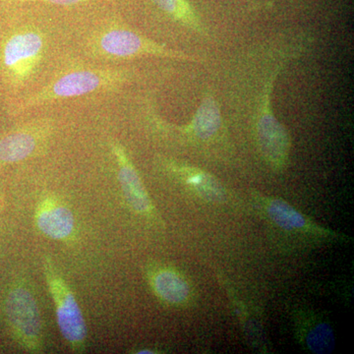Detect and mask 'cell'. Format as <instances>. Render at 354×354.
I'll list each match as a JSON object with an SVG mask.
<instances>
[{
	"instance_id": "8",
	"label": "cell",
	"mask_w": 354,
	"mask_h": 354,
	"mask_svg": "<svg viewBox=\"0 0 354 354\" xmlns=\"http://www.w3.org/2000/svg\"><path fill=\"white\" fill-rule=\"evenodd\" d=\"M253 199L266 218L285 232L324 241H344V239H348L344 234H337L334 230L314 223L285 200L259 193H254Z\"/></svg>"
},
{
	"instance_id": "2",
	"label": "cell",
	"mask_w": 354,
	"mask_h": 354,
	"mask_svg": "<svg viewBox=\"0 0 354 354\" xmlns=\"http://www.w3.org/2000/svg\"><path fill=\"white\" fill-rule=\"evenodd\" d=\"M152 114L150 120L158 130L199 152H215L227 146L228 123L220 97L212 88L205 91L199 106L185 124L174 125Z\"/></svg>"
},
{
	"instance_id": "6",
	"label": "cell",
	"mask_w": 354,
	"mask_h": 354,
	"mask_svg": "<svg viewBox=\"0 0 354 354\" xmlns=\"http://www.w3.org/2000/svg\"><path fill=\"white\" fill-rule=\"evenodd\" d=\"M95 48L102 57L116 59L155 57L183 62H199L192 55L181 51L172 50L125 28H109L102 32L95 39Z\"/></svg>"
},
{
	"instance_id": "1",
	"label": "cell",
	"mask_w": 354,
	"mask_h": 354,
	"mask_svg": "<svg viewBox=\"0 0 354 354\" xmlns=\"http://www.w3.org/2000/svg\"><path fill=\"white\" fill-rule=\"evenodd\" d=\"M313 44L311 32H279L241 51L228 69L221 100L227 123L245 128L272 171H285L291 152L290 133L274 114V88L283 72Z\"/></svg>"
},
{
	"instance_id": "18",
	"label": "cell",
	"mask_w": 354,
	"mask_h": 354,
	"mask_svg": "<svg viewBox=\"0 0 354 354\" xmlns=\"http://www.w3.org/2000/svg\"><path fill=\"white\" fill-rule=\"evenodd\" d=\"M136 353H140V354H148V353H150V354H153V353H156V351H153V349L143 348V349H139V351H137Z\"/></svg>"
},
{
	"instance_id": "4",
	"label": "cell",
	"mask_w": 354,
	"mask_h": 354,
	"mask_svg": "<svg viewBox=\"0 0 354 354\" xmlns=\"http://www.w3.org/2000/svg\"><path fill=\"white\" fill-rule=\"evenodd\" d=\"M7 323L18 344L26 351H43V325L38 302L29 286L15 283L9 288L4 304Z\"/></svg>"
},
{
	"instance_id": "9",
	"label": "cell",
	"mask_w": 354,
	"mask_h": 354,
	"mask_svg": "<svg viewBox=\"0 0 354 354\" xmlns=\"http://www.w3.org/2000/svg\"><path fill=\"white\" fill-rule=\"evenodd\" d=\"M158 164L165 174L183 184L200 199L215 204L227 199V188L206 169L171 158H160Z\"/></svg>"
},
{
	"instance_id": "10",
	"label": "cell",
	"mask_w": 354,
	"mask_h": 354,
	"mask_svg": "<svg viewBox=\"0 0 354 354\" xmlns=\"http://www.w3.org/2000/svg\"><path fill=\"white\" fill-rule=\"evenodd\" d=\"M147 281L162 304L184 308L193 301L192 286L185 274L167 264H152L146 270Z\"/></svg>"
},
{
	"instance_id": "12",
	"label": "cell",
	"mask_w": 354,
	"mask_h": 354,
	"mask_svg": "<svg viewBox=\"0 0 354 354\" xmlns=\"http://www.w3.org/2000/svg\"><path fill=\"white\" fill-rule=\"evenodd\" d=\"M39 232L55 241L69 239L75 230V218L68 207L57 197H44L36 211Z\"/></svg>"
},
{
	"instance_id": "17",
	"label": "cell",
	"mask_w": 354,
	"mask_h": 354,
	"mask_svg": "<svg viewBox=\"0 0 354 354\" xmlns=\"http://www.w3.org/2000/svg\"><path fill=\"white\" fill-rule=\"evenodd\" d=\"M17 2H44L55 6H70L92 1H113V0H15Z\"/></svg>"
},
{
	"instance_id": "16",
	"label": "cell",
	"mask_w": 354,
	"mask_h": 354,
	"mask_svg": "<svg viewBox=\"0 0 354 354\" xmlns=\"http://www.w3.org/2000/svg\"><path fill=\"white\" fill-rule=\"evenodd\" d=\"M235 314L241 320V327L243 328L244 333L248 335L249 339L256 344V346L262 348L264 344V337H263L262 329L255 320L254 317L247 311V306L241 300L237 299L234 295H230Z\"/></svg>"
},
{
	"instance_id": "11",
	"label": "cell",
	"mask_w": 354,
	"mask_h": 354,
	"mask_svg": "<svg viewBox=\"0 0 354 354\" xmlns=\"http://www.w3.org/2000/svg\"><path fill=\"white\" fill-rule=\"evenodd\" d=\"M111 149L118 165L121 190L130 208L139 216L147 218H155L156 209L152 199L124 147L118 142H113Z\"/></svg>"
},
{
	"instance_id": "14",
	"label": "cell",
	"mask_w": 354,
	"mask_h": 354,
	"mask_svg": "<svg viewBox=\"0 0 354 354\" xmlns=\"http://www.w3.org/2000/svg\"><path fill=\"white\" fill-rule=\"evenodd\" d=\"M297 335L310 353L328 354L335 348V335L329 324L313 314L297 319Z\"/></svg>"
},
{
	"instance_id": "5",
	"label": "cell",
	"mask_w": 354,
	"mask_h": 354,
	"mask_svg": "<svg viewBox=\"0 0 354 354\" xmlns=\"http://www.w3.org/2000/svg\"><path fill=\"white\" fill-rule=\"evenodd\" d=\"M44 276L53 298L60 333L74 351H82L87 339V326L73 292L50 258L44 263Z\"/></svg>"
},
{
	"instance_id": "7",
	"label": "cell",
	"mask_w": 354,
	"mask_h": 354,
	"mask_svg": "<svg viewBox=\"0 0 354 354\" xmlns=\"http://www.w3.org/2000/svg\"><path fill=\"white\" fill-rule=\"evenodd\" d=\"M43 36L35 30H21L4 41L1 62L9 80L15 85L31 77L43 57Z\"/></svg>"
},
{
	"instance_id": "3",
	"label": "cell",
	"mask_w": 354,
	"mask_h": 354,
	"mask_svg": "<svg viewBox=\"0 0 354 354\" xmlns=\"http://www.w3.org/2000/svg\"><path fill=\"white\" fill-rule=\"evenodd\" d=\"M133 72L129 69H80L58 77L29 99L21 102L16 113L41 106L53 101L81 97L120 88L131 80Z\"/></svg>"
},
{
	"instance_id": "13",
	"label": "cell",
	"mask_w": 354,
	"mask_h": 354,
	"mask_svg": "<svg viewBox=\"0 0 354 354\" xmlns=\"http://www.w3.org/2000/svg\"><path fill=\"white\" fill-rule=\"evenodd\" d=\"M44 135L39 125L19 128L0 138V164H15L36 152Z\"/></svg>"
},
{
	"instance_id": "15",
	"label": "cell",
	"mask_w": 354,
	"mask_h": 354,
	"mask_svg": "<svg viewBox=\"0 0 354 354\" xmlns=\"http://www.w3.org/2000/svg\"><path fill=\"white\" fill-rule=\"evenodd\" d=\"M153 1L171 19L187 28L190 31L196 32L200 36H209L206 25L188 0H153Z\"/></svg>"
}]
</instances>
